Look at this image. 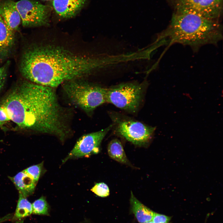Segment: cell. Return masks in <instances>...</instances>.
I'll return each instance as SVG.
<instances>
[{
    "label": "cell",
    "instance_id": "obj_1",
    "mask_svg": "<svg viewBox=\"0 0 223 223\" xmlns=\"http://www.w3.org/2000/svg\"><path fill=\"white\" fill-rule=\"evenodd\" d=\"M54 89L25 81L8 94L1 105L20 128L53 135L63 141L70 131L67 114Z\"/></svg>",
    "mask_w": 223,
    "mask_h": 223
},
{
    "label": "cell",
    "instance_id": "obj_2",
    "mask_svg": "<svg viewBox=\"0 0 223 223\" xmlns=\"http://www.w3.org/2000/svg\"><path fill=\"white\" fill-rule=\"evenodd\" d=\"M97 60L52 44L33 45L23 54L20 72L27 81L54 88L90 74Z\"/></svg>",
    "mask_w": 223,
    "mask_h": 223
},
{
    "label": "cell",
    "instance_id": "obj_3",
    "mask_svg": "<svg viewBox=\"0 0 223 223\" xmlns=\"http://www.w3.org/2000/svg\"><path fill=\"white\" fill-rule=\"evenodd\" d=\"M163 35L167 42L196 49L217 43L222 38V28L217 20L192 13L177 12Z\"/></svg>",
    "mask_w": 223,
    "mask_h": 223
},
{
    "label": "cell",
    "instance_id": "obj_4",
    "mask_svg": "<svg viewBox=\"0 0 223 223\" xmlns=\"http://www.w3.org/2000/svg\"><path fill=\"white\" fill-rule=\"evenodd\" d=\"M63 89L69 100L87 113L107 102L106 88L77 79L63 84Z\"/></svg>",
    "mask_w": 223,
    "mask_h": 223
},
{
    "label": "cell",
    "instance_id": "obj_5",
    "mask_svg": "<svg viewBox=\"0 0 223 223\" xmlns=\"http://www.w3.org/2000/svg\"><path fill=\"white\" fill-rule=\"evenodd\" d=\"M109 116L115 133L133 144L146 146L151 141L156 127H153L115 112Z\"/></svg>",
    "mask_w": 223,
    "mask_h": 223
},
{
    "label": "cell",
    "instance_id": "obj_6",
    "mask_svg": "<svg viewBox=\"0 0 223 223\" xmlns=\"http://www.w3.org/2000/svg\"><path fill=\"white\" fill-rule=\"evenodd\" d=\"M144 88L142 85L128 83L106 88L107 102L127 112H137L142 101Z\"/></svg>",
    "mask_w": 223,
    "mask_h": 223
},
{
    "label": "cell",
    "instance_id": "obj_7",
    "mask_svg": "<svg viewBox=\"0 0 223 223\" xmlns=\"http://www.w3.org/2000/svg\"><path fill=\"white\" fill-rule=\"evenodd\" d=\"M22 25L27 27L48 25L52 8L35 0H20L15 2Z\"/></svg>",
    "mask_w": 223,
    "mask_h": 223
},
{
    "label": "cell",
    "instance_id": "obj_8",
    "mask_svg": "<svg viewBox=\"0 0 223 223\" xmlns=\"http://www.w3.org/2000/svg\"><path fill=\"white\" fill-rule=\"evenodd\" d=\"M222 0H177V12L196 14L217 20L221 9Z\"/></svg>",
    "mask_w": 223,
    "mask_h": 223
},
{
    "label": "cell",
    "instance_id": "obj_9",
    "mask_svg": "<svg viewBox=\"0 0 223 223\" xmlns=\"http://www.w3.org/2000/svg\"><path fill=\"white\" fill-rule=\"evenodd\" d=\"M112 125L98 131L84 134L77 140L74 147L63 162L70 159L87 157L98 153L101 142Z\"/></svg>",
    "mask_w": 223,
    "mask_h": 223
},
{
    "label": "cell",
    "instance_id": "obj_10",
    "mask_svg": "<svg viewBox=\"0 0 223 223\" xmlns=\"http://www.w3.org/2000/svg\"><path fill=\"white\" fill-rule=\"evenodd\" d=\"M0 16L11 30L18 29L21 18L14 0H0Z\"/></svg>",
    "mask_w": 223,
    "mask_h": 223
},
{
    "label": "cell",
    "instance_id": "obj_11",
    "mask_svg": "<svg viewBox=\"0 0 223 223\" xmlns=\"http://www.w3.org/2000/svg\"><path fill=\"white\" fill-rule=\"evenodd\" d=\"M88 0H53L52 6L56 14L64 19L72 18L81 10Z\"/></svg>",
    "mask_w": 223,
    "mask_h": 223
},
{
    "label": "cell",
    "instance_id": "obj_12",
    "mask_svg": "<svg viewBox=\"0 0 223 223\" xmlns=\"http://www.w3.org/2000/svg\"><path fill=\"white\" fill-rule=\"evenodd\" d=\"M8 177L14 184L19 193L24 197L27 198L34 193L37 183L24 170L13 177Z\"/></svg>",
    "mask_w": 223,
    "mask_h": 223
},
{
    "label": "cell",
    "instance_id": "obj_13",
    "mask_svg": "<svg viewBox=\"0 0 223 223\" xmlns=\"http://www.w3.org/2000/svg\"><path fill=\"white\" fill-rule=\"evenodd\" d=\"M14 32L9 29L0 16V59L7 57L14 42Z\"/></svg>",
    "mask_w": 223,
    "mask_h": 223
},
{
    "label": "cell",
    "instance_id": "obj_14",
    "mask_svg": "<svg viewBox=\"0 0 223 223\" xmlns=\"http://www.w3.org/2000/svg\"><path fill=\"white\" fill-rule=\"evenodd\" d=\"M130 200L132 210L139 223H144L152 221L155 212L140 202L132 191Z\"/></svg>",
    "mask_w": 223,
    "mask_h": 223
},
{
    "label": "cell",
    "instance_id": "obj_15",
    "mask_svg": "<svg viewBox=\"0 0 223 223\" xmlns=\"http://www.w3.org/2000/svg\"><path fill=\"white\" fill-rule=\"evenodd\" d=\"M109 156L112 159L120 163L132 167L128 160L120 141L117 139H112L107 146Z\"/></svg>",
    "mask_w": 223,
    "mask_h": 223
},
{
    "label": "cell",
    "instance_id": "obj_16",
    "mask_svg": "<svg viewBox=\"0 0 223 223\" xmlns=\"http://www.w3.org/2000/svg\"><path fill=\"white\" fill-rule=\"evenodd\" d=\"M32 204L25 197L19 193V199L11 220L16 223H23L22 219L32 213Z\"/></svg>",
    "mask_w": 223,
    "mask_h": 223
},
{
    "label": "cell",
    "instance_id": "obj_17",
    "mask_svg": "<svg viewBox=\"0 0 223 223\" xmlns=\"http://www.w3.org/2000/svg\"><path fill=\"white\" fill-rule=\"evenodd\" d=\"M32 213L38 215H48L49 207L45 198L42 196L32 204Z\"/></svg>",
    "mask_w": 223,
    "mask_h": 223
},
{
    "label": "cell",
    "instance_id": "obj_18",
    "mask_svg": "<svg viewBox=\"0 0 223 223\" xmlns=\"http://www.w3.org/2000/svg\"><path fill=\"white\" fill-rule=\"evenodd\" d=\"M43 162L37 164L30 166L24 171L30 176L37 183L44 171Z\"/></svg>",
    "mask_w": 223,
    "mask_h": 223
},
{
    "label": "cell",
    "instance_id": "obj_19",
    "mask_svg": "<svg viewBox=\"0 0 223 223\" xmlns=\"http://www.w3.org/2000/svg\"><path fill=\"white\" fill-rule=\"evenodd\" d=\"M91 190L97 196L102 197H107L110 194L108 186L104 182L96 183L92 188Z\"/></svg>",
    "mask_w": 223,
    "mask_h": 223
},
{
    "label": "cell",
    "instance_id": "obj_20",
    "mask_svg": "<svg viewBox=\"0 0 223 223\" xmlns=\"http://www.w3.org/2000/svg\"><path fill=\"white\" fill-rule=\"evenodd\" d=\"M9 62H7L0 68V92L2 89L6 81L7 68Z\"/></svg>",
    "mask_w": 223,
    "mask_h": 223
},
{
    "label": "cell",
    "instance_id": "obj_21",
    "mask_svg": "<svg viewBox=\"0 0 223 223\" xmlns=\"http://www.w3.org/2000/svg\"><path fill=\"white\" fill-rule=\"evenodd\" d=\"M11 119L6 108L2 105L0 106V126L11 120Z\"/></svg>",
    "mask_w": 223,
    "mask_h": 223
},
{
    "label": "cell",
    "instance_id": "obj_22",
    "mask_svg": "<svg viewBox=\"0 0 223 223\" xmlns=\"http://www.w3.org/2000/svg\"><path fill=\"white\" fill-rule=\"evenodd\" d=\"M170 220L168 216L154 212L152 221L154 223H169Z\"/></svg>",
    "mask_w": 223,
    "mask_h": 223
},
{
    "label": "cell",
    "instance_id": "obj_23",
    "mask_svg": "<svg viewBox=\"0 0 223 223\" xmlns=\"http://www.w3.org/2000/svg\"><path fill=\"white\" fill-rule=\"evenodd\" d=\"M44 0V1H50V0H52H52Z\"/></svg>",
    "mask_w": 223,
    "mask_h": 223
}]
</instances>
